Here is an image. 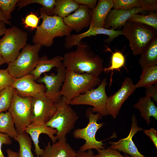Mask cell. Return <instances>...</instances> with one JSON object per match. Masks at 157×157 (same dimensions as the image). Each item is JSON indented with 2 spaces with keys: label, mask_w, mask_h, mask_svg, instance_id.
Masks as SVG:
<instances>
[{
  "label": "cell",
  "mask_w": 157,
  "mask_h": 157,
  "mask_svg": "<svg viewBox=\"0 0 157 157\" xmlns=\"http://www.w3.org/2000/svg\"><path fill=\"white\" fill-rule=\"evenodd\" d=\"M62 62L67 69L97 76H99L104 69L103 60L92 50L90 45L82 41L74 51L64 54Z\"/></svg>",
  "instance_id": "obj_1"
},
{
  "label": "cell",
  "mask_w": 157,
  "mask_h": 157,
  "mask_svg": "<svg viewBox=\"0 0 157 157\" xmlns=\"http://www.w3.org/2000/svg\"><path fill=\"white\" fill-rule=\"evenodd\" d=\"M40 17L42 19L41 24L36 29L33 41L35 44L49 47L56 37L67 36L73 30L64 23L63 18L56 15L49 16L40 9Z\"/></svg>",
  "instance_id": "obj_2"
},
{
  "label": "cell",
  "mask_w": 157,
  "mask_h": 157,
  "mask_svg": "<svg viewBox=\"0 0 157 157\" xmlns=\"http://www.w3.org/2000/svg\"><path fill=\"white\" fill-rule=\"evenodd\" d=\"M100 83L99 76L86 73H78L66 69L65 78L60 94L69 104L73 99L94 88Z\"/></svg>",
  "instance_id": "obj_3"
},
{
  "label": "cell",
  "mask_w": 157,
  "mask_h": 157,
  "mask_svg": "<svg viewBox=\"0 0 157 157\" xmlns=\"http://www.w3.org/2000/svg\"><path fill=\"white\" fill-rule=\"evenodd\" d=\"M79 118L75 111L61 96L57 103L56 109L51 118L45 124L55 129L57 140L64 138L74 129Z\"/></svg>",
  "instance_id": "obj_4"
},
{
  "label": "cell",
  "mask_w": 157,
  "mask_h": 157,
  "mask_svg": "<svg viewBox=\"0 0 157 157\" xmlns=\"http://www.w3.org/2000/svg\"><path fill=\"white\" fill-rule=\"evenodd\" d=\"M121 31L122 35L129 41L133 55H141L157 35V30L153 28L134 22H127Z\"/></svg>",
  "instance_id": "obj_5"
},
{
  "label": "cell",
  "mask_w": 157,
  "mask_h": 157,
  "mask_svg": "<svg viewBox=\"0 0 157 157\" xmlns=\"http://www.w3.org/2000/svg\"><path fill=\"white\" fill-rule=\"evenodd\" d=\"M41 46L37 44H26L16 58L8 63L6 69L10 74L18 78L30 74L39 61L38 54Z\"/></svg>",
  "instance_id": "obj_6"
},
{
  "label": "cell",
  "mask_w": 157,
  "mask_h": 157,
  "mask_svg": "<svg viewBox=\"0 0 157 157\" xmlns=\"http://www.w3.org/2000/svg\"><path fill=\"white\" fill-rule=\"evenodd\" d=\"M27 33L16 26L7 29L4 36L0 39V53L6 63L14 60L20 51L26 44Z\"/></svg>",
  "instance_id": "obj_7"
},
{
  "label": "cell",
  "mask_w": 157,
  "mask_h": 157,
  "mask_svg": "<svg viewBox=\"0 0 157 157\" xmlns=\"http://www.w3.org/2000/svg\"><path fill=\"white\" fill-rule=\"evenodd\" d=\"M86 115L89 119L87 126L83 128L75 129L73 133L74 138L82 139L85 141L80 147L79 150L84 152L92 149L97 151L105 148L104 144L102 141L97 140L95 136L98 130L104 125V123H97L98 121L101 119L102 116L98 113L94 114L90 108L87 109Z\"/></svg>",
  "instance_id": "obj_8"
},
{
  "label": "cell",
  "mask_w": 157,
  "mask_h": 157,
  "mask_svg": "<svg viewBox=\"0 0 157 157\" xmlns=\"http://www.w3.org/2000/svg\"><path fill=\"white\" fill-rule=\"evenodd\" d=\"M107 85L106 78H104L97 88L74 97L70 101L69 104L91 106L93 107L91 108L93 113L97 112L102 116L108 115L106 104L108 97L106 92Z\"/></svg>",
  "instance_id": "obj_9"
},
{
  "label": "cell",
  "mask_w": 157,
  "mask_h": 157,
  "mask_svg": "<svg viewBox=\"0 0 157 157\" xmlns=\"http://www.w3.org/2000/svg\"><path fill=\"white\" fill-rule=\"evenodd\" d=\"M31 97H22L15 90L8 111L14 123L18 134L25 132L31 124Z\"/></svg>",
  "instance_id": "obj_10"
},
{
  "label": "cell",
  "mask_w": 157,
  "mask_h": 157,
  "mask_svg": "<svg viewBox=\"0 0 157 157\" xmlns=\"http://www.w3.org/2000/svg\"><path fill=\"white\" fill-rule=\"evenodd\" d=\"M57 102L45 92L31 97V124H45L55 112Z\"/></svg>",
  "instance_id": "obj_11"
},
{
  "label": "cell",
  "mask_w": 157,
  "mask_h": 157,
  "mask_svg": "<svg viewBox=\"0 0 157 157\" xmlns=\"http://www.w3.org/2000/svg\"><path fill=\"white\" fill-rule=\"evenodd\" d=\"M136 89L135 84L131 79L128 77L125 78L119 89L114 94L108 97L106 108L108 115L115 118L118 115L124 103Z\"/></svg>",
  "instance_id": "obj_12"
},
{
  "label": "cell",
  "mask_w": 157,
  "mask_h": 157,
  "mask_svg": "<svg viewBox=\"0 0 157 157\" xmlns=\"http://www.w3.org/2000/svg\"><path fill=\"white\" fill-rule=\"evenodd\" d=\"M57 71L56 74L52 73L48 75L44 73L43 76L37 80L44 84L46 93L56 102L61 97L60 92L66 76V69L63 64L57 68Z\"/></svg>",
  "instance_id": "obj_13"
},
{
  "label": "cell",
  "mask_w": 157,
  "mask_h": 157,
  "mask_svg": "<svg viewBox=\"0 0 157 157\" xmlns=\"http://www.w3.org/2000/svg\"><path fill=\"white\" fill-rule=\"evenodd\" d=\"M143 129L138 126L135 115L132 117V124L129 135L126 138L120 139L117 142H110V147L124 152L131 157H146L141 154L133 141V136L138 131Z\"/></svg>",
  "instance_id": "obj_14"
},
{
  "label": "cell",
  "mask_w": 157,
  "mask_h": 157,
  "mask_svg": "<svg viewBox=\"0 0 157 157\" xmlns=\"http://www.w3.org/2000/svg\"><path fill=\"white\" fill-rule=\"evenodd\" d=\"M30 74L16 78L12 86L16 92L22 97H33L37 94L45 92L44 85L36 83Z\"/></svg>",
  "instance_id": "obj_15"
},
{
  "label": "cell",
  "mask_w": 157,
  "mask_h": 157,
  "mask_svg": "<svg viewBox=\"0 0 157 157\" xmlns=\"http://www.w3.org/2000/svg\"><path fill=\"white\" fill-rule=\"evenodd\" d=\"M92 14V10L88 7L80 5L74 13L64 18L63 21L67 25L78 33L89 27Z\"/></svg>",
  "instance_id": "obj_16"
},
{
  "label": "cell",
  "mask_w": 157,
  "mask_h": 157,
  "mask_svg": "<svg viewBox=\"0 0 157 157\" xmlns=\"http://www.w3.org/2000/svg\"><path fill=\"white\" fill-rule=\"evenodd\" d=\"M104 34L108 35V38L104 42L109 43L114 39L120 35H122L121 30H114L104 28H97L88 29L84 32L77 34H71L65 37L64 46L67 49H70L75 46L78 45L83 38L97 35Z\"/></svg>",
  "instance_id": "obj_17"
},
{
  "label": "cell",
  "mask_w": 157,
  "mask_h": 157,
  "mask_svg": "<svg viewBox=\"0 0 157 157\" xmlns=\"http://www.w3.org/2000/svg\"><path fill=\"white\" fill-rule=\"evenodd\" d=\"M25 132L30 136L35 147V151L37 157H41L44 152V149H41L39 145V138L41 134L48 136L52 143L57 141L56 137L57 131L45 124L34 123L31 124L26 128Z\"/></svg>",
  "instance_id": "obj_18"
},
{
  "label": "cell",
  "mask_w": 157,
  "mask_h": 157,
  "mask_svg": "<svg viewBox=\"0 0 157 157\" xmlns=\"http://www.w3.org/2000/svg\"><path fill=\"white\" fill-rule=\"evenodd\" d=\"M140 7L128 9H114L109 12L106 19L104 28L115 30L123 26L129 18L134 14L144 12Z\"/></svg>",
  "instance_id": "obj_19"
},
{
  "label": "cell",
  "mask_w": 157,
  "mask_h": 157,
  "mask_svg": "<svg viewBox=\"0 0 157 157\" xmlns=\"http://www.w3.org/2000/svg\"><path fill=\"white\" fill-rule=\"evenodd\" d=\"M41 157H77L76 151L67 142L66 138L51 144L48 142Z\"/></svg>",
  "instance_id": "obj_20"
},
{
  "label": "cell",
  "mask_w": 157,
  "mask_h": 157,
  "mask_svg": "<svg viewBox=\"0 0 157 157\" xmlns=\"http://www.w3.org/2000/svg\"><path fill=\"white\" fill-rule=\"evenodd\" d=\"M113 7V0H99L92 10V14L88 29L104 28L106 17Z\"/></svg>",
  "instance_id": "obj_21"
},
{
  "label": "cell",
  "mask_w": 157,
  "mask_h": 157,
  "mask_svg": "<svg viewBox=\"0 0 157 157\" xmlns=\"http://www.w3.org/2000/svg\"><path fill=\"white\" fill-rule=\"evenodd\" d=\"M63 57L57 56L49 59L44 56L40 58L35 68L30 73L33 76L35 81L39 78L43 73L49 72L54 67L57 68L63 65Z\"/></svg>",
  "instance_id": "obj_22"
},
{
  "label": "cell",
  "mask_w": 157,
  "mask_h": 157,
  "mask_svg": "<svg viewBox=\"0 0 157 157\" xmlns=\"http://www.w3.org/2000/svg\"><path fill=\"white\" fill-rule=\"evenodd\" d=\"M149 97L145 96L140 98L138 101L133 106L140 113L141 116L148 124L151 123L150 117L157 120V108Z\"/></svg>",
  "instance_id": "obj_23"
},
{
  "label": "cell",
  "mask_w": 157,
  "mask_h": 157,
  "mask_svg": "<svg viewBox=\"0 0 157 157\" xmlns=\"http://www.w3.org/2000/svg\"><path fill=\"white\" fill-rule=\"evenodd\" d=\"M139 63L142 69L157 64V36L147 44L141 54Z\"/></svg>",
  "instance_id": "obj_24"
},
{
  "label": "cell",
  "mask_w": 157,
  "mask_h": 157,
  "mask_svg": "<svg viewBox=\"0 0 157 157\" xmlns=\"http://www.w3.org/2000/svg\"><path fill=\"white\" fill-rule=\"evenodd\" d=\"M142 70L140 79L135 84L136 88L144 87L147 88L157 83L156 65L146 67Z\"/></svg>",
  "instance_id": "obj_25"
},
{
  "label": "cell",
  "mask_w": 157,
  "mask_h": 157,
  "mask_svg": "<svg viewBox=\"0 0 157 157\" xmlns=\"http://www.w3.org/2000/svg\"><path fill=\"white\" fill-rule=\"evenodd\" d=\"M0 133L6 134L14 140L18 134L8 111L0 113Z\"/></svg>",
  "instance_id": "obj_26"
},
{
  "label": "cell",
  "mask_w": 157,
  "mask_h": 157,
  "mask_svg": "<svg viewBox=\"0 0 157 157\" xmlns=\"http://www.w3.org/2000/svg\"><path fill=\"white\" fill-rule=\"evenodd\" d=\"M79 6L74 0H56L54 15L63 19L75 11Z\"/></svg>",
  "instance_id": "obj_27"
},
{
  "label": "cell",
  "mask_w": 157,
  "mask_h": 157,
  "mask_svg": "<svg viewBox=\"0 0 157 157\" xmlns=\"http://www.w3.org/2000/svg\"><path fill=\"white\" fill-rule=\"evenodd\" d=\"M14 140L19 146L17 157H34L31 151L32 141L28 134L24 132L18 134Z\"/></svg>",
  "instance_id": "obj_28"
},
{
  "label": "cell",
  "mask_w": 157,
  "mask_h": 157,
  "mask_svg": "<svg viewBox=\"0 0 157 157\" xmlns=\"http://www.w3.org/2000/svg\"><path fill=\"white\" fill-rule=\"evenodd\" d=\"M127 22L144 24L157 30V14L155 12L150 13L148 15L137 13L134 14L129 18Z\"/></svg>",
  "instance_id": "obj_29"
},
{
  "label": "cell",
  "mask_w": 157,
  "mask_h": 157,
  "mask_svg": "<svg viewBox=\"0 0 157 157\" xmlns=\"http://www.w3.org/2000/svg\"><path fill=\"white\" fill-rule=\"evenodd\" d=\"M15 91V89L11 86L0 92V113L8 110Z\"/></svg>",
  "instance_id": "obj_30"
},
{
  "label": "cell",
  "mask_w": 157,
  "mask_h": 157,
  "mask_svg": "<svg viewBox=\"0 0 157 157\" xmlns=\"http://www.w3.org/2000/svg\"><path fill=\"white\" fill-rule=\"evenodd\" d=\"M125 62V57L122 53L116 51L113 53L111 58V65L108 67L104 68L103 71L113 72L114 70H119L124 66Z\"/></svg>",
  "instance_id": "obj_31"
},
{
  "label": "cell",
  "mask_w": 157,
  "mask_h": 157,
  "mask_svg": "<svg viewBox=\"0 0 157 157\" xmlns=\"http://www.w3.org/2000/svg\"><path fill=\"white\" fill-rule=\"evenodd\" d=\"M19 0H0V8L6 19L8 20L12 18L11 13L16 7Z\"/></svg>",
  "instance_id": "obj_32"
},
{
  "label": "cell",
  "mask_w": 157,
  "mask_h": 157,
  "mask_svg": "<svg viewBox=\"0 0 157 157\" xmlns=\"http://www.w3.org/2000/svg\"><path fill=\"white\" fill-rule=\"evenodd\" d=\"M114 9H128L140 7V0H113Z\"/></svg>",
  "instance_id": "obj_33"
},
{
  "label": "cell",
  "mask_w": 157,
  "mask_h": 157,
  "mask_svg": "<svg viewBox=\"0 0 157 157\" xmlns=\"http://www.w3.org/2000/svg\"><path fill=\"white\" fill-rule=\"evenodd\" d=\"M16 78L12 76L7 69L0 70V92L12 86Z\"/></svg>",
  "instance_id": "obj_34"
},
{
  "label": "cell",
  "mask_w": 157,
  "mask_h": 157,
  "mask_svg": "<svg viewBox=\"0 0 157 157\" xmlns=\"http://www.w3.org/2000/svg\"><path fill=\"white\" fill-rule=\"evenodd\" d=\"M40 18L36 14L31 12L22 19V24L25 28L33 30L38 27Z\"/></svg>",
  "instance_id": "obj_35"
},
{
  "label": "cell",
  "mask_w": 157,
  "mask_h": 157,
  "mask_svg": "<svg viewBox=\"0 0 157 157\" xmlns=\"http://www.w3.org/2000/svg\"><path fill=\"white\" fill-rule=\"evenodd\" d=\"M94 157H126L122 155L117 150L110 147L99 149Z\"/></svg>",
  "instance_id": "obj_36"
},
{
  "label": "cell",
  "mask_w": 157,
  "mask_h": 157,
  "mask_svg": "<svg viewBox=\"0 0 157 157\" xmlns=\"http://www.w3.org/2000/svg\"><path fill=\"white\" fill-rule=\"evenodd\" d=\"M140 6L145 12L150 13L155 12L157 10V0H140Z\"/></svg>",
  "instance_id": "obj_37"
},
{
  "label": "cell",
  "mask_w": 157,
  "mask_h": 157,
  "mask_svg": "<svg viewBox=\"0 0 157 157\" xmlns=\"http://www.w3.org/2000/svg\"><path fill=\"white\" fill-rule=\"evenodd\" d=\"M146 96L152 98L155 102L157 101V83L146 88L145 91Z\"/></svg>",
  "instance_id": "obj_38"
},
{
  "label": "cell",
  "mask_w": 157,
  "mask_h": 157,
  "mask_svg": "<svg viewBox=\"0 0 157 157\" xmlns=\"http://www.w3.org/2000/svg\"><path fill=\"white\" fill-rule=\"evenodd\" d=\"M11 138L8 135L0 133V157H5L1 150L3 144L10 145L12 143Z\"/></svg>",
  "instance_id": "obj_39"
},
{
  "label": "cell",
  "mask_w": 157,
  "mask_h": 157,
  "mask_svg": "<svg viewBox=\"0 0 157 157\" xmlns=\"http://www.w3.org/2000/svg\"><path fill=\"white\" fill-rule=\"evenodd\" d=\"M144 133L150 138L155 146L157 148V135L156 130L154 128L144 130Z\"/></svg>",
  "instance_id": "obj_40"
},
{
  "label": "cell",
  "mask_w": 157,
  "mask_h": 157,
  "mask_svg": "<svg viewBox=\"0 0 157 157\" xmlns=\"http://www.w3.org/2000/svg\"><path fill=\"white\" fill-rule=\"evenodd\" d=\"M79 5H84L88 7L93 10L97 4V0H74Z\"/></svg>",
  "instance_id": "obj_41"
},
{
  "label": "cell",
  "mask_w": 157,
  "mask_h": 157,
  "mask_svg": "<svg viewBox=\"0 0 157 157\" xmlns=\"http://www.w3.org/2000/svg\"><path fill=\"white\" fill-rule=\"evenodd\" d=\"M77 157H94V152L91 150H89L88 151H81L79 150L76 151Z\"/></svg>",
  "instance_id": "obj_42"
},
{
  "label": "cell",
  "mask_w": 157,
  "mask_h": 157,
  "mask_svg": "<svg viewBox=\"0 0 157 157\" xmlns=\"http://www.w3.org/2000/svg\"><path fill=\"white\" fill-rule=\"evenodd\" d=\"M6 24L4 22L0 21V37L5 34L7 28L5 26Z\"/></svg>",
  "instance_id": "obj_43"
},
{
  "label": "cell",
  "mask_w": 157,
  "mask_h": 157,
  "mask_svg": "<svg viewBox=\"0 0 157 157\" xmlns=\"http://www.w3.org/2000/svg\"><path fill=\"white\" fill-rule=\"evenodd\" d=\"M0 21L4 22L6 24L11 25V22L9 21L6 20L4 14L1 10L0 8Z\"/></svg>",
  "instance_id": "obj_44"
},
{
  "label": "cell",
  "mask_w": 157,
  "mask_h": 157,
  "mask_svg": "<svg viewBox=\"0 0 157 157\" xmlns=\"http://www.w3.org/2000/svg\"><path fill=\"white\" fill-rule=\"evenodd\" d=\"M8 157H17V152L8 149L6 150Z\"/></svg>",
  "instance_id": "obj_45"
},
{
  "label": "cell",
  "mask_w": 157,
  "mask_h": 157,
  "mask_svg": "<svg viewBox=\"0 0 157 157\" xmlns=\"http://www.w3.org/2000/svg\"><path fill=\"white\" fill-rule=\"evenodd\" d=\"M5 62L2 57L0 53V66L2 65L5 63Z\"/></svg>",
  "instance_id": "obj_46"
},
{
  "label": "cell",
  "mask_w": 157,
  "mask_h": 157,
  "mask_svg": "<svg viewBox=\"0 0 157 157\" xmlns=\"http://www.w3.org/2000/svg\"><path fill=\"white\" fill-rule=\"evenodd\" d=\"M124 155H125V156H126V157H131V156H130L129 155H128V154H124Z\"/></svg>",
  "instance_id": "obj_47"
},
{
  "label": "cell",
  "mask_w": 157,
  "mask_h": 157,
  "mask_svg": "<svg viewBox=\"0 0 157 157\" xmlns=\"http://www.w3.org/2000/svg\"><path fill=\"white\" fill-rule=\"evenodd\" d=\"M1 70V69H0V70Z\"/></svg>",
  "instance_id": "obj_48"
}]
</instances>
